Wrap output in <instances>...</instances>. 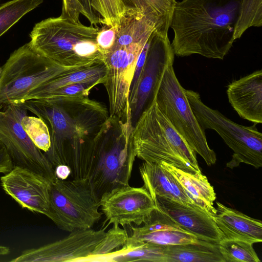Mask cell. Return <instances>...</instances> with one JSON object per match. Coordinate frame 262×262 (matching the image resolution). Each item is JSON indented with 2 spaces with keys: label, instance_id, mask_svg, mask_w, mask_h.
<instances>
[{
  "label": "cell",
  "instance_id": "1",
  "mask_svg": "<svg viewBox=\"0 0 262 262\" xmlns=\"http://www.w3.org/2000/svg\"><path fill=\"white\" fill-rule=\"evenodd\" d=\"M242 0H182L176 3L170 27L174 55L223 59L235 41Z\"/></svg>",
  "mask_w": 262,
  "mask_h": 262
},
{
  "label": "cell",
  "instance_id": "2",
  "mask_svg": "<svg viewBox=\"0 0 262 262\" xmlns=\"http://www.w3.org/2000/svg\"><path fill=\"white\" fill-rule=\"evenodd\" d=\"M155 24L141 12L127 8L116 27V37L103 54L109 117L132 121L129 92L138 57Z\"/></svg>",
  "mask_w": 262,
  "mask_h": 262
},
{
  "label": "cell",
  "instance_id": "3",
  "mask_svg": "<svg viewBox=\"0 0 262 262\" xmlns=\"http://www.w3.org/2000/svg\"><path fill=\"white\" fill-rule=\"evenodd\" d=\"M99 29L61 13L37 23L31 32L29 43L39 53L59 65L80 68L103 61L97 42Z\"/></svg>",
  "mask_w": 262,
  "mask_h": 262
},
{
  "label": "cell",
  "instance_id": "4",
  "mask_svg": "<svg viewBox=\"0 0 262 262\" xmlns=\"http://www.w3.org/2000/svg\"><path fill=\"white\" fill-rule=\"evenodd\" d=\"M19 104L47 125L51 138L48 151L92 139L109 117L105 105L88 96L30 99Z\"/></svg>",
  "mask_w": 262,
  "mask_h": 262
},
{
  "label": "cell",
  "instance_id": "5",
  "mask_svg": "<svg viewBox=\"0 0 262 262\" xmlns=\"http://www.w3.org/2000/svg\"><path fill=\"white\" fill-rule=\"evenodd\" d=\"M130 121L108 117L92 138L89 180L97 196L128 185L136 152Z\"/></svg>",
  "mask_w": 262,
  "mask_h": 262
},
{
  "label": "cell",
  "instance_id": "6",
  "mask_svg": "<svg viewBox=\"0 0 262 262\" xmlns=\"http://www.w3.org/2000/svg\"><path fill=\"white\" fill-rule=\"evenodd\" d=\"M132 139L136 157L165 162L185 171L201 172L195 152L161 112L155 100L134 124Z\"/></svg>",
  "mask_w": 262,
  "mask_h": 262
},
{
  "label": "cell",
  "instance_id": "7",
  "mask_svg": "<svg viewBox=\"0 0 262 262\" xmlns=\"http://www.w3.org/2000/svg\"><path fill=\"white\" fill-rule=\"evenodd\" d=\"M77 68L59 65L26 43L0 67V107L23 103L39 85Z\"/></svg>",
  "mask_w": 262,
  "mask_h": 262
},
{
  "label": "cell",
  "instance_id": "8",
  "mask_svg": "<svg viewBox=\"0 0 262 262\" xmlns=\"http://www.w3.org/2000/svg\"><path fill=\"white\" fill-rule=\"evenodd\" d=\"M100 199L89 179H57L50 183L48 216L69 232L91 229L101 218Z\"/></svg>",
  "mask_w": 262,
  "mask_h": 262
},
{
  "label": "cell",
  "instance_id": "9",
  "mask_svg": "<svg viewBox=\"0 0 262 262\" xmlns=\"http://www.w3.org/2000/svg\"><path fill=\"white\" fill-rule=\"evenodd\" d=\"M185 94L202 128L215 130L233 151L226 167L232 169L241 163L255 168L262 166V134L256 124L247 126L236 123L204 103L198 92L185 90Z\"/></svg>",
  "mask_w": 262,
  "mask_h": 262
},
{
  "label": "cell",
  "instance_id": "10",
  "mask_svg": "<svg viewBox=\"0 0 262 262\" xmlns=\"http://www.w3.org/2000/svg\"><path fill=\"white\" fill-rule=\"evenodd\" d=\"M155 101L161 112L191 148L208 166L215 163V152L209 147L205 130L198 122L175 74L173 64L165 69L158 86Z\"/></svg>",
  "mask_w": 262,
  "mask_h": 262
},
{
  "label": "cell",
  "instance_id": "11",
  "mask_svg": "<svg viewBox=\"0 0 262 262\" xmlns=\"http://www.w3.org/2000/svg\"><path fill=\"white\" fill-rule=\"evenodd\" d=\"M27 111L20 104H10L4 111H0V138L14 166L27 168L51 183L57 179L52 165L22 126L21 121Z\"/></svg>",
  "mask_w": 262,
  "mask_h": 262
},
{
  "label": "cell",
  "instance_id": "12",
  "mask_svg": "<svg viewBox=\"0 0 262 262\" xmlns=\"http://www.w3.org/2000/svg\"><path fill=\"white\" fill-rule=\"evenodd\" d=\"M174 54L168 34L154 30L150 36L145 61L133 97L129 100L133 126L155 100L166 68L173 63Z\"/></svg>",
  "mask_w": 262,
  "mask_h": 262
},
{
  "label": "cell",
  "instance_id": "13",
  "mask_svg": "<svg viewBox=\"0 0 262 262\" xmlns=\"http://www.w3.org/2000/svg\"><path fill=\"white\" fill-rule=\"evenodd\" d=\"M106 227L98 230L91 228L73 231L59 241L25 250L10 261L81 262L104 238Z\"/></svg>",
  "mask_w": 262,
  "mask_h": 262
},
{
  "label": "cell",
  "instance_id": "14",
  "mask_svg": "<svg viewBox=\"0 0 262 262\" xmlns=\"http://www.w3.org/2000/svg\"><path fill=\"white\" fill-rule=\"evenodd\" d=\"M100 202L108 225L116 223L123 226L134 223L139 226L156 207L153 199L143 186L134 187L129 184L104 193Z\"/></svg>",
  "mask_w": 262,
  "mask_h": 262
},
{
  "label": "cell",
  "instance_id": "15",
  "mask_svg": "<svg viewBox=\"0 0 262 262\" xmlns=\"http://www.w3.org/2000/svg\"><path fill=\"white\" fill-rule=\"evenodd\" d=\"M50 183L44 177L19 166H14L1 178L4 191L22 208L47 217Z\"/></svg>",
  "mask_w": 262,
  "mask_h": 262
},
{
  "label": "cell",
  "instance_id": "16",
  "mask_svg": "<svg viewBox=\"0 0 262 262\" xmlns=\"http://www.w3.org/2000/svg\"><path fill=\"white\" fill-rule=\"evenodd\" d=\"M151 197L158 208L182 229L199 239L218 244L223 238L212 215L197 205H187L165 197Z\"/></svg>",
  "mask_w": 262,
  "mask_h": 262
},
{
  "label": "cell",
  "instance_id": "17",
  "mask_svg": "<svg viewBox=\"0 0 262 262\" xmlns=\"http://www.w3.org/2000/svg\"><path fill=\"white\" fill-rule=\"evenodd\" d=\"M229 103L242 118L254 124L262 123V71L234 80L227 87Z\"/></svg>",
  "mask_w": 262,
  "mask_h": 262
},
{
  "label": "cell",
  "instance_id": "18",
  "mask_svg": "<svg viewBox=\"0 0 262 262\" xmlns=\"http://www.w3.org/2000/svg\"><path fill=\"white\" fill-rule=\"evenodd\" d=\"M212 215L223 238L240 239L252 244L262 242V224L236 210L216 202Z\"/></svg>",
  "mask_w": 262,
  "mask_h": 262
},
{
  "label": "cell",
  "instance_id": "19",
  "mask_svg": "<svg viewBox=\"0 0 262 262\" xmlns=\"http://www.w3.org/2000/svg\"><path fill=\"white\" fill-rule=\"evenodd\" d=\"M139 170L143 186L151 196L165 197L187 205H195L177 180L160 164L144 161Z\"/></svg>",
  "mask_w": 262,
  "mask_h": 262
},
{
  "label": "cell",
  "instance_id": "20",
  "mask_svg": "<svg viewBox=\"0 0 262 262\" xmlns=\"http://www.w3.org/2000/svg\"><path fill=\"white\" fill-rule=\"evenodd\" d=\"M159 164L177 180L194 204L212 215L215 213L213 202L216 199V194L213 187L201 171L189 172L164 162Z\"/></svg>",
  "mask_w": 262,
  "mask_h": 262
},
{
  "label": "cell",
  "instance_id": "21",
  "mask_svg": "<svg viewBox=\"0 0 262 262\" xmlns=\"http://www.w3.org/2000/svg\"><path fill=\"white\" fill-rule=\"evenodd\" d=\"M106 75V68L103 61L71 70L48 80L33 90L26 100L41 99L56 89L75 83L99 81L103 84Z\"/></svg>",
  "mask_w": 262,
  "mask_h": 262
},
{
  "label": "cell",
  "instance_id": "22",
  "mask_svg": "<svg viewBox=\"0 0 262 262\" xmlns=\"http://www.w3.org/2000/svg\"><path fill=\"white\" fill-rule=\"evenodd\" d=\"M163 262H225L217 244L198 242L165 247Z\"/></svg>",
  "mask_w": 262,
  "mask_h": 262
},
{
  "label": "cell",
  "instance_id": "23",
  "mask_svg": "<svg viewBox=\"0 0 262 262\" xmlns=\"http://www.w3.org/2000/svg\"><path fill=\"white\" fill-rule=\"evenodd\" d=\"M127 8L144 14L155 25L157 31L168 34L175 0H122Z\"/></svg>",
  "mask_w": 262,
  "mask_h": 262
},
{
  "label": "cell",
  "instance_id": "24",
  "mask_svg": "<svg viewBox=\"0 0 262 262\" xmlns=\"http://www.w3.org/2000/svg\"><path fill=\"white\" fill-rule=\"evenodd\" d=\"M112 228L106 232L104 238L97 244L90 255L81 262H111L115 253L126 243L128 235L126 230L119 224H113Z\"/></svg>",
  "mask_w": 262,
  "mask_h": 262
},
{
  "label": "cell",
  "instance_id": "25",
  "mask_svg": "<svg viewBox=\"0 0 262 262\" xmlns=\"http://www.w3.org/2000/svg\"><path fill=\"white\" fill-rule=\"evenodd\" d=\"M128 250L123 247L114 255L112 261L163 262L165 246L152 243H136L127 240Z\"/></svg>",
  "mask_w": 262,
  "mask_h": 262
},
{
  "label": "cell",
  "instance_id": "26",
  "mask_svg": "<svg viewBox=\"0 0 262 262\" xmlns=\"http://www.w3.org/2000/svg\"><path fill=\"white\" fill-rule=\"evenodd\" d=\"M128 240L136 243H152L167 246L198 242L195 235L179 229H164L152 231L137 233L132 232Z\"/></svg>",
  "mask_w": 262,
  "mask_h": 262
},
{
  "label": "cell",
  "instance_id": "27",
  "mask_svg": "<svg viewBox=\"0 0 262 262\" xmlns=\"http://www.w3.org/2000/svg\"><path fill=\"white\" fill-rule=\"evenodd\" d=\"M43 0H12L0 6V37Z\"/></svg>",
  "mask_w": 262,
  "mask_h": 262
},
{
  "label": "cell",
  "instance_id": "28",
  "mask_svg": "<svg viewBox=\"0 0 262 262\" xmlns=\"http://www.w3.org/2000/svg\"><path fill=\"white\" fill-rule=\"evenodd\" d=\"M251 243L223 238L217 244L225 262H259Z\"/></svg>",
  "mask_w": 262,
  "mask_h": 262
},
{
  "label": "cell",
  "instance_id": "29",
  "mask_svg": "<svg viewBox=\"0 0 262 262\" xmlns=\"http://www.w3.org/2000/svg\"><path fill=\"white\" fill-rule=\"evenodd\" d=\"M262 25V0H242L234 38H239L251 27Z\"/></svg>",
  "mask_w": 262,
  "mask_h": 262
},
{
  "label": "cell",
  "instance_id": "30",
  "mask_svg": "<svg viewBox=\"0 0 262 262\" xmlns=\"http://www.w3.org/2000/svg\"><path fill=\"white\" fill-rule=\"evenodd\" d=\"M92 6L101 24L113 27H117L127 9L122 0H92Z\"/></svg>",
  "mask_w": 262,
  "mask_h": 262
},
{
  "label": "cell",
  "instance_id": "31",
  "mask_svg": "<svg viewBox=\"0 0 262 262\" xmlns=\"http://www.w3.org/2000/svg\"><path fill=\"white\" fill-rule=\"evenodd\" d=\"M22 126L34 144L43 152L50 148L51 138L48 127L40 118L24 116L21 121Z\"/></svg>",
  "mask_w": 262,
  "mask_h": 262
},
{
  "label": "cell",
  "instance_id": "32",
  "mask_svg": "<svg viewBox=\"0 0 262 262\" xmlns=\"http://www.w3.org/2000/svg\"><path fill=\"white\" fill-rule=\"evenodd\" d=\"M99 84L102 83L99 81H92L69 84L56 89L39 99L88 97L91 90Z\"/></svg>",
  "mask_w": 262,
  "mask_h": 262
},
{
  "label": "cell",
  "instance_id": "33",
  "mask_svg": "<svg viewBox=\"0 0 262 262\" xmlns=\"http://www.w3.org/2000/svg\"><path fill=\"white\" fill-rule=\"evenodd\" d=\"M116 27L104 26L100 28L97 36L98 47L103 55L107 52L114 43L116 37Z\"/></svg>",
  "mask_w": 262,
  "mask_h": 262
},
{
  "label": "cell",
  "instance_id": "34",
  "mask_svg": "<svg viewBox=\"0 0 262 262\" xmlns=\"http://www.w3.org/2000/svg\"><path fill=\"white\" fill-rule=\"evenodd\" d=\"M61 13L75 19H79L80 14L87 17L85 11L78 0H62Z\"/></svg>",
  "mask_w": 262,
  "mask_h": 262
},
{
  "label": "cell",
  "instance_id": "35",
  "mask_svg": "<svg viewBox=\"0 0 262 262\" xmlns=\"http://www.w3.org/2000/svg\"><path fill=\"white\" fill-rule=\"evenodd\" d=\"M13 167L9 152L0 138V173L6 174L10 171Z\"/></svg>",
  "mask_w": 262,
  "mask_h": 262
},
{
  "label": "cell",
  "instance_id": "36",
  "mask_svg": "<svg viewBox=\"0 0 262 262\" xmlns=\"http://www.w3.org/2000/svg\"><path fill=\"white\" fill-rule=\"evenodd\" d=\"M83 7L86 15V18L89 20L91 25L97 26V24H101V21L98 16L96 14L92 6V0H78Z\"/></svg>",
  "mask_w": 262,
  "mask_h": 262
},
{
  "label": "cell",
  "instance_id": "37",
  "mask_svg": "<svg viewBox=\"0 0 262 262\" xmlns=\"http://www.w3.org/2000/svg\"><path fill=\"white\" fill-rule=\"evenodd\" d=\"M56 178L60 180H67L71 174L70 168L65 165H59L54 168Z\"/></svg>",
  "mask_w": 262,
  "mask_h": 262
},
{
  "label": "cell",
  "instance_id": "38",
  "mask_svg": "<svg viewBox=\"0 0 262 262\" xmlns=\"http://www.w3.org/2000/svg\"><path fill=\"white\" fill-rule=\"evenodd\" d=\"M10 252V249L8 247L0 246V256H3L7 255Z\"/></svg>",
  "mask_w": 262,
  "mask_h": 262
}]
</instances>
